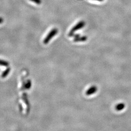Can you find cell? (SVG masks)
Returning a JSON list of instances; mask_svg holds the SVG:
<instances>
[{"label":"cell","instance_id":"obj_2","mask_svg":"<svg viewBox=\"0 0 131 131\" xmlns=\"http://www.w3.org/2000/svg\"><path fill=\"white\" fill-rule=\"evenodd\" d=\"M85 25V23L84 21H80L79 23L76 24L75 26L70 30V32L69 33V36L72 37L74 36V34L76 31L81 29V28H83Z\"/></svg>","mask_w":131,"mask_h":131},{"label":"cell","instance_id":"obj_8","mask_svg":"<svg viewBox=\"0 0 131 131\" xmlns=\"http://www.w3.org/2000/svg\"><path fill=\"white\" fill-rule=\"evenodd\" d=\"M33 3L37 4V5H40L41 4V0H30Z\"/></svg>","mask_w":131,"mask_h":131},{"label":"cell","instance_id":"obj_4","mask_svg":"<svg viewBox=\"0 0 131 131\" xmlns=\"http://www.w3.org/2000/svg\"><path fill=\"white\" fill-rule=\"evenodd\" d=\"M97 90V88L96 86H93L92 87H91L90 88H89L88 89L86 92V95H87L88 96H89L90 95H92L93 94L95 93L96 91Z\"/></svg>","mask_w":131,"mask_h":131},{"label":"cell","instance_id":"obj_1","mask_svg":"<svg viewBox=\"0 0 131 131\" xmlns=\"http://www.w3.org/2000/svg\"><path fill=\"white\" fill-rule=\"evenodd\" d=\"M58 29L57 28H53L52 30L48 33V34L46 36V37L43 40V43L45 44H47L50 40L53 38L58 33Z\"/></svg>","mask_w":131,"mask_h":131},{"label":"cell","instance_id":"obj_3","mask_svg":"<svg viewBox=\"0 0 131 131\" xmlns=\"http://www.w3.org/2000/svg\"><path fill=\"white\" fill-rule=\"evenodd\" d=\"M74 36L75 38L74 39V41L75 42H84L88 39V38L86 37L85 36L80 37L79 35H74Z\"/></svg>","mask_w":131,"mask_h":131},{"label":"cell","instance_id":"obj_5","mask_svg":"<svg viewBox=\"0 0 131 131\" xmlns=\"http://www.w3.org/2000/svg\"><path fill=\"white\" fill-rule=\"evenodd\" d=\"M9 64L8 63V62L3 60H1L0 59V66H5V67H7L8 66H9Z\"/></svg>","mask_w":131,"mask_h":131},{"label":"cell","instance_id":"obj_9","mask_svg":"<svg viewBox=\"0 0 131 131\" xmlns=\"http://www.w3.org/2000/svg\"><path fill=\"white\" fill-rule=\"evenodd\" d=\"M31 85V82H30V81H29V82H28V83H27L26 84V89H30V88Z\"/></svg>","mask_w":131,"mask_h":131},{"label":"cell","instance_id":"obj_6","mask_svg":"<svg viewBox=\"0 0 131 131\" xmlns=\"http://www.w3.org/2000/svg\"><path fill=\"white\" fill-rule=\"evenodd\" d=\"M10 70V69L9 68V69H7V70H5V71L3 73V74H2V77H3V78H4V77H5L7 75H8V74H9V73Z\"/></svg>","mask_w":131,"mask_h":131},{"label":"cell","instance_id":"obj_10","mask_svg":"<svg viewBox=\"0 0 131 131\" xmlns=\"http://www.w3.org/2000/svg\"><path fill=\"white\" fill-rule=\"evenodd\" d=\"M4 22V19L2 17H0V24H2Z\"/></svg>","mask_w":131,"mask_h":131},{"label":"cell","instance_id":"obj_7","mask_svg":"<svg viewBox=\"0 0 131 131\" xmlns=\"http://www.w3.org/2000/svg\"><path fill=\"white\" fill-rule=\"evenodd\" d=\"M124 107V104L121 103V104H118V105H117L116 108V109H117V110H122V109H123Z\"/></svg>","mask_w":131,"mask_h":131},{"label":"cell","instance_id":"obj_11","mask_svg":"<svg viewBox=\"0 0 131 131\" xmlns=\"http://www.w3.org/2000/svg\"><path fill=\"white\" fill-rule=\"evenodd\" d=\"M95 1H100V2H101V1H103V0H95Z\"/></svg>","mask_w":131,"mask_h":131}]
</instances>
